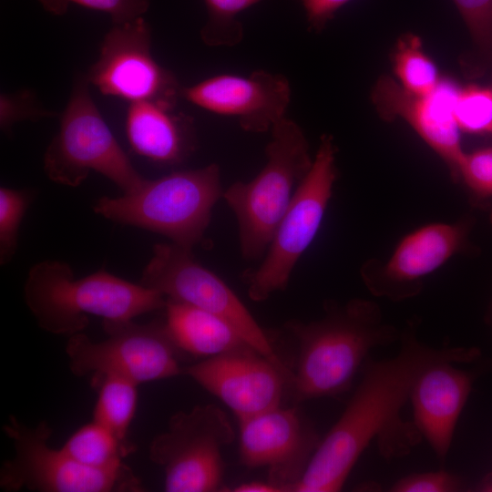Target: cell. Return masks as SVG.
<instances>
[{
    "label": "cell",
    "mask_w": 492,
    "mask_h": 492,
    "mask_svg": "<svg viewBox=\"0 0 492 492\" xmlns=\"http://www.w3.org/2000/svg\"><path fill=\"white\" fill-rule=\"evenodd\" d=\"M86 76H77L63 110L59 128L44 154V169L52 181L76 188L99 173L123 194L138 190L146 179L135 169L103 118Z\"/></svg>",
    "instance_id": "cell-6"
},
{
    "label": "cell",
    "mask_w": 492,
    "mask_h": 492,
    "mask_svg": "<svg viewBox=\"0 0 492 492\" xmlns=\"http://www.w3.org/2000/svg\"><path fill=\"white\" fill-rule=\"evenodd\" d=\"M458 365L442 361L427 366L415 379L409 396L412 421L442 462L451 449L457 422L474 383L487 366L465 369Z\"/></svg>",
    "instance_id": "cell-18"
},
{
    "label": "cell",
    "mask_w": 492,
    "mask_h": 492,
    "mask_svg": "<svg viewBox=\"0 0 492 492\" xmlns=\"http://www.w3.org/2000/svg\"><path fill=\"white\" fill-rule=\"evenodd\" d=\"M457 180H462L477 199L492 197V147L465 152L458 167Z\"/></svg>",
    "instance_id": "cell-28"
},
{
    "label": "cell",
    "mask_w": 492,
    "mask_h": 492,
    "mask_svg": "<svg viewBox=\"0 0 492 492\" xmlns=\"http://www.w3.org/2000/svg\"><path fill=\"white\" fill-rule=\"evenodd\" d=\"M455 118L461 131L492 134V88L468 86L460 89Z\"/></svg>",
    "instance_id": "cell-25"
},
{
    "label": "cell",
    "mask_w": 492,
    "mask_h": 492,
    "mask_svg": "<svg viewBox=\"0 0 492 492\" xmlns=\"http://www.w3.org/2000/svg\"><path fill=\"white\" fill-rule=\"evenodd\" d=\"M285 327L298 343L290 386L297 402L344 394L370 352L398 342L401 334L376 302L363 298L327 300L320 318L290 321Z\"/></svg>",
    "instance_id": "cell-2"
},
{
    "label": "cell",
    "mask_w": 492,
    "mask_h": 492,
    "mask_svg": "<svg viewBox=\"0 0 492 492\" xmlns=\"http://www.w3.org/2000/svg\"><path fill=\"white\" fill-rule=\"evenodd\" d=\"M235 492H281L282 490L271 482L251 481L236 486Z\"/></svg>",
    "instance_id": "cell-33"
},
{
    "label": "cell",
    "mask_w": 492,
    "mask_h": 492,
    "mask_svg": "<svg viewBox=\"0 0 492 492\" xmlns=\"http://www.w3.org/2000/svg\"><path fill=\"white\" fill-rule=\"evenodd\" d=\"M42 7L55 15H65L70 5H78L92 10L107 13L113 25L135 20L145 14L149 0H37Z\"/></svg>",
    "instance_id": "cell-27"
},
{
    "label": "cell",
    "mask_w": 492,
    "mask_h": 492,
    "mask_svg": "<svg viewBox=\"0 0 492 492\" xmlns=\"http://www.w3.org/2000/svg\"><path fill=\"white\" fill-rule=\"evenodd\" d=\"M173 105L157 100L129 103L126 135L132 150L160 165H175L196 147L193 118L176 112Z\"/></svg>",
    "instance_id": "cell-19"
},
{
    "label": "cell",
    "mask_w": 492,
    "mask_h": 492,
    "mask_svg": "<svg viewBox=\"0 0 492 492\" xmlns=\"http://www.w3.org/2000/svg\"><path fill=\"white\" fill-rule=\"evenodd\" d=\"M241 463L263 467L268 481L292 492L302 477L321 437L297 407L282 405L240 419Z\"/></svg>",
    "instance_id": "cell-14"
},
{
    "label": "cell",
    "mask_w": 492,
    "mask_h": 492,
    "mask_svg": "<svg viewBox=\"0 0 492 492\" xmlns=\"http://www.w3.org/2000/svg\"><path fill=\"white\" fill-rule=\"evenodd\" d=\"M479 491L492 492V472L487 474L479 482L477 487Z\"/></svg>",
    "instance_id": "cell-34"
},
{
    "label": "cell",
    "mask_w": 492,
    "mask_h": 492,
    "mask_svg": "<svg viewBox=\"0 0 492 492\" xmlns=\"http://www.w3.org/2000/svg\"><path fill=\"white\" fill-rule=\"evenodd\" d=\"M208 17L200 30L202 42L209 46H233L243 37L238 19L246 9L263 0H203Z\"/></svg>",
    "instance_id": "cell-24"
},
{
    "label": "cell",
    "mask_w": 492,
    "mask_h": 492,
    "mask_svg": "<svg viewBox=\"0 0 492 492\" xmlns=\"http://www.w3.org/2000/svg\"><path fill=\"white\" fill-rule=\"evenodd\" d=\"M54 112L40 105L34 92L28 89L2 93L0 97V128L6 134L19 121L37 120L52 117Z\"/></svg>",
    "instance_id": "cell-29"
},
{
    "label": "cell",
    "mask_w": 492,
    "mask_h": 492,
    "mask_svg": "<svg viewBox=\"0 0 492 492\" xmlns=\"http://www.w3.org/2000/svg\"><path fill=\"white\" fill-rule=\"evenodd\" d=\"M266 163L250 181H236L222 198L238 224L241 254L246 261L261 257L313 158L308 140L294 121L282 118L271 128Z\"/></svg>",
    "instance_id": "cell-5"
},
{
    "label": "cell",
    "mask_w": 492,
    "mask_h": 492,
    "mask_svg": "<svg viewBox=\"0 0 492 492\" xmlns=\"http://www.w3.org/2000/svg\"><path fill=\"white\" fill-rule=\"evenodd\" d=\"M180 97L213 114L236 118L245 131L262 133L285 117L291 86L283 75L256 70L246 77L213 76L182 87Z\"/></svg>",
    "instance_id": "cell-17"
},
{
    "label": "cell",
    "mask_w": 492,
    "mask_h": 492,
    "mask_svg": "<svg viewBox=\"0 0 492 492\" xmlns=\"http://www.w3.org/2000/svg\"><path fill=\"white\" fill-rule=\"evenodd\" d=\"M222 194L220 167L213 163L146 179L132 193L101 197L93 210L112 221L159 233L192 250L204 240L212 209Z\"/></svg>",
    "instance_id": "cell-4"
},
{
    "label": "cell",
    "mask_w": 492,
    "mask_h": 492,
    "mask_svg": "<svg viewBox=\"0 0 492 492\" xmlns=\"http://www.w3.org/2000/svg\"><path fill=\"white\" fill-rule=\"evenodd\" d=\"M140 284L166 299L187 303L230 323L258 353L293 378L274 351L266 333L236 293L218 275L200 264L192 250L173 242L157 243L142 271Z\"/></svg>",
    "instance_id": "cell-10"
},
{
    "label": "cell",
    "mask_w": 492,
    "mask_h": 492,
    "mask_svg": "<svg viewBox=\"0 0 492 492\" xmlns=\"http://www.w3.org/2000/svg\"><path fill=\"white\" fill-rule=\"evenodd\" d=\"M418 326L415 319L406 323L394 356L367 358L343 412L321 438L293 492L340 491L373 441L380 456L392 460L407 456L423 440L413 421L402 415L415 379L437 362L475 363L480 351L466 346L430 345L419 337Z\"/></svg>",
    "instance_id": "cell-1"
},
{
    "label": "cell",
    "mask_w": 492,
    "mask_h": 492,
    "mask_svg": "<svg viewBox=\"0 0 492 492\" xmlns=\"http://www.w3.org/2000/svg\"><path fill=\"white\" fill-rule=\"evenodd\" d=\"M235 439L226 413L215 405L174 414L149 447L150 461L164 473L167 492H211L221 487L222 450Z\"/></svg>",
    "instance_id": "cell-9"
},
{
    "label": "cell",
    "mask_w": 492,
    "mask_h": 492,
    "mask_svg": "<svg viewBox=\"0 0 492 492\" xmlns=\"http://www.w3.org/2000/svg\"><path fill=\"white\" fill-rule=\"evenodd\" d=\"M151 29L140 16L113 25L106 33L97 61L85 74L104 96L128 103L157 100L177 105L182 87L151 53Z\"/></svg>",
    "instance_id": "cell-12"
},
{
    "label": "cell",
    "mask_w": 492,
    "mask_h": 492,
    "mask_svg": "<svg viewBox=\"0 0 492 492\" xmlns=\"http://www.w3.org/2000/svg\"><path fill=\"white\" fill-rule=\"evenodd\" d=\"M164 309L166 327L179 350L208 358L250 345L230 323L211 313L170 299Z\"/></svg>",
    "instance_id": "cell-20"
},
{
    "label": "cell",
    "mask_w": 492,
    "mask_h": 492,
    "mask_svg": "<svg viewBox=\"0 0 492 492\" xmlns=\"http://www.w3.org/2000/svg\"><path fill=\"white\" fill-rule=\"evenodd\" d=\"M464 487L457 476L445 469L413 473L395 481L392 492H456Z\"/></svg>",
    "instance_id": "cell-31"
},
{
    "label": "cell",
    "mask_w": 492,
    "mask_h": 492,
    "mask_svg": "<svg viewBox=\"0 0 492 492\" xmlns=\"http://www.w3.org/2000/svg\"><path fill=\"white\" fill-rule=\"evenodd\" d=\"M32 200L26 190L0 189V261L5 264L15 252L21 221Z\"/></svg>",
    "instance_id": "cell-26"
},
{
    "label": "cell",
    "mask_w": 492,
    "mask_h": 492,
    "mask_svg": "<svg viewBox=\"0 0 492 492\" xmlns=\"http://www.w3.org/2000/svg\"><path fill=\"white\" fill-rule=\"evenodd\" d=\"M24 299L38 326L53 334L82 333L89 315L103 321H128L165 308L158 291L121 279L104 270L75 279L60 261H42L28 272Z\"/></svg>",
    "instance_id": "cell-3"
},
{
    "label": "cell",
    "mask_w": 492,
    "mask_h": 492,
    "mask_svg": "<svg viewBox=\"0 0 492 492\" xmlns=\"http://www.w3.org/2000/svg\"><path fill=\"white\" fill-rule=\"evenodd\" d=\"M61 449L84 466L106 469L123 465V458L134 452L135 446L92 420L71 435Z\"/></svg>",
    "instance_id": "cell-21"
},
{
    "label": "cell",
    "mask_w": 492,
    "mask_h": 492,
    "mask_svg": "<svg viewBox=\"0 0 492 492\" xmlns=\"http://www.w3.org/2000/svg\"><path fill=\"white\" fill-rule=\"evenodd\" d=\"M469 219L433 222L404 236L389 257L370 259L360 270L371 294L392 302L417 296L425 279L468 248Z\"/></svg>",
    "instance_id": "cell-13"
},
{
    "label": "cell",
    "mask_w": 492,
    "mask_h": 492,
    "mask_svg": "<svg viewBox=\"0 0 492 492\" xmlns=\"http://www.w3.org/2000/svg\"><path fill=\"white\" fill-rule=\"evenodd\" d=\"M102 325L107 333L102 341H92L83 333L69 336L66 354L75 375H114L138 385L182 374L177 357L179 349L165 323L103 321Z\"/></svg>",
    "instance_id": "cell-11"
},
{
    "label": "cell",
    "mask_w": 492,
    "mask_h": 492,
    "mask_svg": "<svg viewBox=\"0 0 492 492\" xmlns=\"http://www.w3.org/2000/svg\"><path fill=\"white\" fill-rule=\"evenodd\" d=\"M99 380L98 396L93 420L123 441L128 433L138 403V384L122 377L105 375Z\"/></svg>",
    "instance_id": "cell-22"
},
{
    "label": "cell",
    "mask_w": 492,
    "mask_h": 492,
    "mask_svg": "<svg viewBox=\"0 0 492 492\" xmlns=\"http://www.w3.org/2000/svg\"><path fill=\"white\" fill-rule=\"evenodd\" d=\"M473 40L492 53V0H453Z\"/></svg>",
    "instance_id": "cell-30"
},
{
    "label": "cell",
    "mask_w": 492,
    "mask_h": 492,
    "mask_svg": "<svg viewBox=\"0 0 492 492\" xmlns=\"http://www.w3.org/2000/svg\"><path fill=\"white\" fill-rule=\"evenodd\" d=\"M393 59L398 83L411 93L428 94L441 80L436 64L424 52L419 38L414 35L400 38Z\"/></svg>",
    "instance_id": "cell-23"
},
{
    "label": "cell",
    "mask_w": 492,
    "mask_h": 492,
    "mask_svg": "<svg viewBox=\"0 0 492 492\" xmlns=\"http://www.w3.org/2000/svg\"><path fill=\"white\" fill-rule=\"evenodd\" d=\"M352 0H302L310 30L322 31L334 15Z\"/></svg>",
    "instance_id": "cell-32"
},
{
    "label": "cell",
    "mask_w": 492,
    "mask_h": 492,
    "mask_svg": "<svg viewBox=\"0 0 492 492\" xmlns=\"http://www.w3.org/2000/svg\"><path fill=\"white\" fill-rule=\"evenodd\" d=\"M459 87L453 80L441 78L428 94L416 95L390 77H382L372 92L379 114L387 120L400 118L443 159L451 178L457 180L458 167L465 154L460 128L455 118Z\"/></svg>",
    "instance_id": "cell-16"
},
{
    "label": "cell",
    "mask_w": 492,
    "mask_h": 492,
    "mask_svg": "<svg viewBox=\"0 0 492 492\" xmlns=\"http://www.w3.org/2000/svg\"><path fill=\"white\" fill-rule=\"evenodd\" d=\"M336 179V147L333 137L324 134L313 165L297 188L263 261L258 268L242 274L251 300L263 302L287 288L295 265L320 230Z\"/></svg>",
    "instance_id": "cell-7"
},
{
    "label": "cell",
    "mask_w": 492,
    "mask_h": 492,
    "mask_svg": "<svg viewBox=\"0 0 492 492\" xmlns=\"http://www.w3.org/2000/svg\"><path fill=\"white\" fill-rule=\"evenodd\" d=\"M221 400L238 420L282 405L292 378L250 345L208 357L183 368Z\"/></svg>",
    "instance_id": "cell-15"
},
{
    "label": "cell",
    "mask_w": 492,
    "mask_h": 492,
    "mask_svg": "<svg viewBox=\"0 0 492 492\" xmlns=\"http://www.w3.org/2000/svg\"><path fill=\"white\" fill-rule=\"evenodd\" d=\"M4 432L12 440L15 455L0 469V487L39 492H142L139 478L125 464L113 468H93L71 458L61 448H52L53 430L46 421L31 427L10 415Z\"/></svg>",
    "instance_id": "cell-8"
},
{
    "label": "cell",
    "mask_w": 492,
    "mask_h": 492,
    "mask_svg": "<svg viewBox=\"0 0 492 492\" xmlns=\"http://www.w3.org/2000/svg\"><path fill=\"white\" fill-rule=\"evenodd\" d=\"M489 222H490V224L492 226V210H491V211L489 213Z\"/></svg>",
    "instance_id": "cell-35"
}]
</instances>
